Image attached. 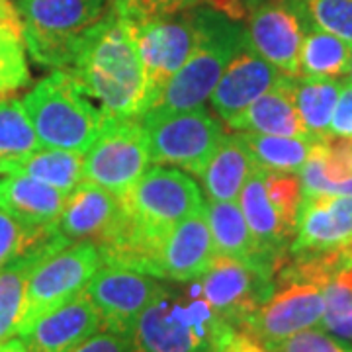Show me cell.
<instances>
[{
    "mask_svg": "<svg viewBox=\"0 0 352 352\" xmlns=\"http://www.w3.org/2000/svg\"><path fill=\"white\" fill-rule=\"evenodd\" d=\"M108 120H141L147 112L145 71L131 25L110 10L85 39L69 69Z\"/></svg>",
    "mask_w": 352,
    "mask_h": 352,
    "instance_id": "6da1fadb",
    "label": "cell"
},
{
    "mask_svg": "<svg viewBox=\"0 0 352 352\" xmlns=\"http://www.w3.org/2000/svg\"><path fill=\"white\" fill-rule=\"evenodd\" d=\"M235 333L206 302L196 280L186 289L163 284L129 339L135 352H223Z\"/></svg>",
    "mask_w": 352,
    "mask_h": 352,
    "instance_id": "7a4b0ae2",
    "label": "cell"
},
{
    "mask_svg": "<svg viewBox=\"0 0 352 352\" xmlns=\"http://www.w3.org/2000/svg\"><path fill=\"white\" fill-rule=\"evenodd\" d=\"M192 14L198 30L196 45L188 61L182 65L149 112H186L204 106V102L212 96L227 65L247 43L243 20L231 18L210 2L192 6Z\"/></svg>",
    "mask_w": 352,
    "mask_h": 352,
    "instance_id": "3957f363",
    "label": "cell"
},
{
    "mask_svg": "<svg viewBox=\"0 0 352 352\" xmlns=\"http://www.w3.org/2000/svg\"><path fill=\"white\" fill-rule=\"evenodd\" d=\"M22 102L45 149L87 153L108 122L75 75L61 69L41 78Z\"/></svg>",
    "mask_w": 352,
    "mask_h": 352,
    "instance_id": "277c9868",
    "label": "cell"
},
{
    "mask_svg": "<svg viewBox=\"0 0 352 352\" xmlns=\"http://www.w3.org/2000/svg\"><path fill=\"white\" fill-rule=\"evenodd\" d=\"M112 0H14L25 50L41 67L69 71Z\"/></svg>",
    "mask_w": 352,
    "mask_h": 352,
    "instance_id": "5b68a950",
    "label": "cell"
},
{
    "mask_svg": "<svg viewBox=\"0 0 352 352\" xmlns=\"http://www.w3.org/2000/svg\"><path fill=\"white\" fill-rule=\"evenodd\" d=\"M155 164H173L200 176L212 159L226 129L204 106L186 112H147L141 120Z\"/></svg>",
    "mask_w": 352,
    "mask_h": 352,
    "instance_id": "8992f818",
    "label": "cell"
},
{
    "mask_svg": "<svg viewBox=\"0 0 352 352\" xmlns=\"http://www.w3.org/2000/svg\"><path fill=\"white\" fill-rule=\"evenodd\" d=\"M102 266L100 251L92 243H75L41 261L28 284L18 337H22L39 317L85 292Z\"/></svg>",
    "mask_w": 352,
    "mask_h": 352,
    "instance_id": "52a82bcc",
    "label": "cell"
},
{
    "mask_svg": "<svg viewBox=\"0 0 352 352\" xmlns=\"http://www.w3.org/2000/svg\"><path fill=\"white\" fill-rule=\"evenodd\" d=\"M323 286L278 270L272 296L239 331L249 333L270 349L302 331L317 327L323 317Z\"/></svg>",
    "mask_w": 352,
    "mask_h": 352,
    "instance_id": "ba28073f",
    "label": "cell"
},
{
    "mask_svg": "<svg viewBox=\"0 0 352 352\" xmlns=\"http://www.w3.org/2000/svg\"><path fill=\"white\" fill-rule=\"evenodd\" d=\"M149 163V143L141 122L108 120L100 138L85 153L82 182L124 196L145 175Z\"/></svg>",
    "mask_w": 352,
    "mask_h": 352,
    "instance_id": "9c48e42d",
    "label": "cell"
},
{
    "mask_svg": "<svg viewBox=\"0 0 352 352\" xmlns=\"http://www.w3.org/2000/svg\"><path fill=\"white\" fill-rule=\"evenodd\" d=\"M276 274L233 258L217 256L198 280L201 296L229 325L241 329L274 292Z\"/></svg>",
    "mask_w": 352,
    "mask_h": 352,
    "instance_id": "30bf717a",
    "label": "cell"
},
{
    "mask_svg": "<svg viewBox=\"0 0 352 352\" xmlns=\"http://www.w3.org/2000/svg\"><path fill=\"white\" fill-rule=\"evenodd\" d=\"M247 41L282 75L300 76V50L305 25L292 0H243Z\"/></svg>",
    "mask_w": 352,
    "mask_h": 352,
    "instance_id": "8fae6325",
    "label": "cell"
},
{
    "mask_svg": "<svg viewBox=\"0 0 352 352\" xmlns=\"http://www.w3.org/2000/svg\"><path fill=\"white\" fill-rule=\"evenodd\" d=\"M163 284L153 276L120 266H102L87 284V296L100 314L102 329L131 337L139 315L157 298Z\"/></svg>",
    "mask_w": 352,
    "mask_h": 352,
    "instance_id": "7c38bea8",
    "label": "cell"
},
{
    "mask_svg": "<svg viewBox=\"0 0 352 352\" xmlns=\"http://www.w3.org/2000/svg\"><path fill=\"white\" fill-rule=\"evenodd\" d=\"M214 239L204 210L176 226L155 254L149 276L190 284L200 280L215 263Z\"/></svg>",
    "mask_w": 352,
    "mask_h": 352,
    "instance_id": "4fadbf2b",
    "label": "cell"
},
{
    "mask_svg": "<svg viewBox=\"0 0 352 352\" xmlns=\"http://www.w3.org/2000/svg\"><path fill=\"white\" fill-rule=\"evenodd\" d=\"M126 219L122 198L110 190L80 182L65 201L57 231L75 243H92L100 247L112 237Z\"/></svg>",
    "mask_w": 352,
    "mask_h": 352,
    "instance_id": "5bb4252c",
    "label": "cell"
},
{
    "mask_svg": "<svg viewBox=\"0 0 352 352\" xmlns=\"http://www.w3.org/2000/svg\"><path fill=\"white\" fill-rule=\"evenodd\" d=\"M352 247V196L302 198L289 254Z\"/></svg>",
    "mask_w": 352,
    "mask_h": 352,
    "instance_id": "9a60e30c",
    "label": "cell"
},
{
    "mask_svg": "<svg viewBox=\"0 0 352 352\" xmlns=\"http://www.w3.org/2000/svg\"><path fill=\"white\" fill-rule=\"evenodd\" d=\"M282 76L274 65L264 61L254 53L249 41L237 51V55L227 65L219 82L212 92V108L227 126L245 112L252 102L276 85Z\"/></svg>",
    "mask_w": 352,
    "mask_h": 352,
    "instance_id": "2e32d148",
    "label": "cell"
},
{
    "mask_svg": "<svg viewBox=\"0 0 352 352\" xmlns=\"http://www.w3.org/2000/svg\"><path fill=\"white\" fill-rule=\"evenodd\" d=\"M100 329V314L87 292H80L71 302L39 317L20 339L32 352H71Z\"/></svg>",
    "mask_w": 352,
    "mask_h": 352,
    "instance_id": "e0dca14e",
    "label": "cell"
},
{
    "mask_svg": "<svg viewBox=\"0 0 352 352\" xmlns=\"http://www.w3.org/2000/svg\"><path fill=\"white\" fill-rule=\"evenodd\" d=\"M71 245L73 243L65 239L57 227L53 226L38 243L0 266V346L6 340L18 337L28 284L38 264Z\"/></svg>",
    "mask_w": 352,
    "mask_h": 352,
    "instance_id": "ac0fdd59",
    "label": "cell"
},
{
    "mask_svg": "<svg viewBox=\"0 0 352 352\" xmlns=\"http://www.w3.org/2000/svg\"><path fill=\"white\" fill-rule=\"evenodd\" d=\"M239 208L256 245V263L276 274L289 258L294 237L284 229L264 190V170L256 168L239 194Z\"/></svg>",
    "mask_w": 352,
    "mask_h": 352,
    "instance_id": "d6986e66",
    "label": "cell"
},
{
    "mask_svg": "<svg viewBox=\"0 0 352 352\" xmlns=\"http://www.w3.org/2000/svg\"><path fill=\"white\" fill-rule=\"evenodd\" d=\"M229 127L241 133L311 138L294 102V76L288 75L280 76L276 85L241 112Z\"/></svg>",
    "mask_w": 352,
    "mask_h": 352,
    "instance_id": "ffe728a7",
    "label": "cell"
},
{
    "mask_svg": "<svg viewBox=\"0 0 352 352\" xmlns=\"http://www.w3.org/2000/svg\"><path fill=\"white\" fill-rule=\"evenodd\" d=\"M67 196L30 176L2 175L0 178V210L30 227L57 226Z\"/></svg>",
    "mask_w": 352,
    "mask_h": 352,
    "instance_id": "44dd1931",
    "label": "cell"
},
{
    "mask_svg": "<svg viewBox=\"0 0 352 352\" xmlns=\"http://www.w3.org/2000/svg\"><path fill=\"white\" fill-rule=\"evenodd\" d=\"M256 168L241 133H226L201 170V188L210 201H237L247 178Z\"/></svg>",
    "mask_w": 352,
    "mask_h": 352,
    "instance_id": "7402d4cb",
    "label": "cell"
},
{
    "mask_svg": "<svg viewBox=\"0 0 352 352\" xmlns=\"http://www.w3.org/2000/svg\"><path fill=\"white\" fill-rule=\"evenodd\" d=\"M204 215L217 256L261 266L256 263V245L252 241L251 229L237 201H208L204 204Z\"/></svg>",
    "mask_w": 352,
    "mask_h": 352,
    "instance_id": "603a6c76",
    "label": "cell"
},
{
    "mask_svg": "<svg viewBox=\"0 0 352 352\" xmlns=\"http://www.w3.org/2000/svg\"><path fill=\"white\" fill-rule=\"evenodd\" d=\"M85 153L63 151V149H45L32 153L22 161L6 168L4 175H24L36 178L51 188L71 194L85 180Z\"/></svg>",
    "mask_w": 352,
    "mask_h": 352,
    "instance_id": "cb8c5ba5",
    "label": "cell"
},
{
    "mask_svg": "<svg viewBox=\"0 0 352 352\" xmlns=\"http://www.w3.org/2000/svg\"><path fill=\"white\" fill-rule=\"evenodd\" d=\"M340 88L342 78L294 76V102L311 138H329V126L339 100Z\"/></svg>",
    "mask_w": 352,
    "mask_h": 352,
    "instance_id": "d4e9b609",
    "label": "cell"
},
{
    "mask_svg": "<svg viewBox=\"0 0 352 352\" xmlns=\"http://www.w3.org/2000/svg\"><path fill=\"white\" fill-rule=\"evenodd\" d=\"M352 45L333 34L307 28L300 50V76L346 78L351 71Z\"/></svg>",
    "mask_w": 352,
    "mask_h": 352,
    "instance_id": "484cf974",
    "label": "cell"
},
{
    "mask_svg": "<svg viewBox=\"0 0 352 352\" xmlns=\"http://www.w3.org/2000/svg\"><path fill=\"white\" fill-rule=\"evenodd\" d=\"M252 161L266 173H300L303 163L319 139L314 138H280L261 133H241Z\"/></svg>",
    "mask_w": 352,
    "mask_h": 352,
    "instance_id": "4316f807",
    "label": "cell"
},
{
    "mask_svg": "<svg viewBox=\"0 0 352 352\" xmlns=\"http://www.w3.org/2000/svg\"><path fill=\"white\" fill-rule=\"evenodd\" d=\"M41 149L24 102L16 96H0V175L8 166Z\"/></svg>",
    "mask_w": 352,
    "mask_h": 352,
    "instance_id": "83f0119b",
    "label": "cell"
},
{
    "mask_svg": "<svg viewBox=\"0 0 352 352\" xmlns=\"http://www.w3.org/2000/svg\"><path fill=\"white\" fill-rule=\"evenodd\" d=\"M25 53L24 32L16 8L0 14V96H14L30 85L32 75Z\"/></svg>",
    "mask_w": 352,
    "mask_h": 352,
    "instance_id": "f1b7e54d",
    "label": "cell"
},
{
    "mask_svg": "<svg viewBox=\"0 0 352 352\" xmlns=\"http://www.w3.org/2000/svg\"><path fill=\"white\" fill-rule=\"evenodd\" d=\"M305 30L333 34L352 45V0H292Z\"/></svg>",
    "mask_w": 352,
    "mask_h": 352,
    "instance_id": "f546056e",
    "label": "cell"
},
{
    "mask_svg": "<svg viewBox=\"0 0 352 352\" xmlns=\"http://www.w3.org/2000/svg\"><path fill=\"white\" fill-rule=\"evenodd\" d=\"M323 302L321 327L352 342V268L337 274L323 288Z\"/></svg>",
    "mask_w": 352,
    "mask_h": 352,
    "instance_id": "4dcf8cb0",
    "label": "cell"
},
{
    "mask_svg": "<svg viewBox=\"0 0 352 352\" xmlns=\"http://www.w3.org/2000/svg\"><path fill=\"white\" fill-rule=\"evenodd\" d=\"M264 190L280 217L284 229L289 235H296L298 212L302 204V184L300 178L288 173H266L264 170Z\"/></svg>",
    "mask_w": 352,
    "mask_h": 352,
    "instance_id": "1f68e13d",
    "label": "cell"
},
{
    "mask_svg": "<svg viewBox=\"0 0 352 352\" xmlns=\"http://www.w3.org/2000/svg\"><path fill=\"white\" fill-rule=\"evenodd\" d=\"M51 227L38 229V227L25 226L10 214H6L4 210H0V266H4L14 256H18L34 243H38Z\"/></svg>",
    "mask_w": 352,
    "mask_h": 352,
    "instance_id": "d6a6232c",
    "label": "cell"
},
{
    "mask_svg": "<svg viewBox=\"0 0 352 352\" xmlns=\"http://www.w3.org/2000/svg\"><path fill=\"white\" fill-rule=\"evenodd\" d=\"M272 352H352V342L333 337L325 329H307L270 346Z\"/></svg>",
    "mask_w": 352,
    "mask_h": 352,
    "instance_id": "836d02e7",
    "label": "cell"
},
{
    "mask_svg": "<svg viewBox=\"0 0 352 352\" xmlns=\"http://www.w3.org/2000/svg\"><path fill=\"white\" fill-rule=\"evenodd\" d=\"M325 153V173L327 178L335 182L352 178V138H325L323 139ZM333 190V186H331Z\"/></svg>",
    "mask_w": 352,
    "mask_h": 352,
    "instance_id": "e575fe53",
    "label": "cell"
},
{
    "mask_svg": "<svg viewBox=\"0 0 352 352\" xmlns=\"http://www.w3.org/2000/svg\"><path fill=\"white\" fill-rule=\"evenodd\" d=\"M329 135L331 138H352V82L349 80V76L342 78V88H340L333 118H331Z\"/></svg>",
    "mask_w": 352,
    "mask_h": 352,
    "instance_id": "d590c367",
    "label": "cell"
},
{
    "mask_svg": "<svg viewBox=\"0 0 352 352\" xmlns=\"http://www.w3.org/2000/svg\"><path fill=\"white\" fill-rule=\"evenodd\" d=\"M71 352H135L129 337L118 335L112 331H100L92 335L90 339L78 344L75 351Z\"/></svg>",
    "mask_w": 352,
    "mask_h": 352,
    "instance_id": "8d00e7d4",
    "label": "cell"
},
{
    "mask_svg": "<svg viewBox=\"0 0 352 352\" xmlns=\"http://www.w3.org/2000/svg\"><path fill=\"white\" fill-rule=\"evenodd\" d=\"M139 6L151 16H173V14L188 10L204 0H138Z\"/></svg>",
    "mask_w": 352,
    "mask_h": 352,
    "instance_id": "74e56055",
    "label": "cell"
},
{
    "mask_svg": "<svg viewBox=\"0 0 352 352\" xmlns=\"http://www.w3.org/2000/svg\"><path fill=\"white\" fill-rule=\"evenodd\" d=\"M223 352H272L270 349H266L263 342L258 339H254L252 335L239 331L233 335V339L227 342V346Z\"/></svg>",
    "mask_w": 352,
    "mask_h": 352,
    "instance_id": "f35d334b",
    "label": "cell"
},
{
    "mask_svg": "<svg viewBox=\"0 0 352 352\" xmlns=\"http://www.w3.org/2000/svg\"><path fill=\"white\" fill-rule=\"evenodd\" d=\"M0 352H32L28 349V344H25L24 340L20 339V337H14V339L6 340L2 346H0Z\"/></svg>",
    "mask_w": 352,
    "mask_h": 352,
    "instance_id": "ab89813d",
    "label": "cell"
},
{
    "mask_svg": "<svg viewBox=\"0 0 352 352\" xmlns=\"http://www.w3.org/2000/svg\"><path fill=\"white\" fill-rule=\"evenodd\" d=\"M14 10V2H0V14Z\"/></svg>",
    "mask_w": 352,
    "mask_h": 352,
    "instance_id": "60d3db41",
    "label": "cell"
},
{
    "mask_svg": "<svg viewBox=\"0 0 352 352\" xmlns=\"http://www.w3.org/2000/svg\"><path fill=\"white\" fill-rule=\"evenodd\" d=\"M349 80L352 82V59H351V71H349Z\"/></svg>",
    "mask_w": 352,
    "mask_h": 352,
    "instance_id": "b9f144b4",
    "label": "cell"
},
{
    "mask_svg": "<svg viewBox=\"0 0 352 352\" xmlns=\"http://www.w3.org/2000/svg\"><path fill=\"white\" fill-rule=\"evenodd\" d=\"M0 2H14V0H0Z\"/></svg>",
    "mask_w": 352,
    "mask_h": 352,
    "instance_id": "7bdbcfd3",
    "label": "cell"
}]
</instances>
